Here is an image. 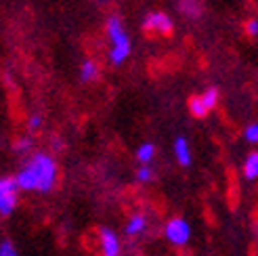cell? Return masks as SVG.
Wrapping results in <instances>:
<instances>
[{"instance_id":"obj_11","label":"cell","mask_w":258,"mask_h":256,"mask_svg":"<svg viewBox=\"0 0 258 256\" xmlns=\"http://www.w3.org/2000/svg\"><path fill=\"white\" fill-rule=\"evenodd\" d=\"M243 174H246V178H250V181H254V178H258V151H252L246 164H243Z\"/></svg>"},{"instance_id":"obj_13","label":"cell","mask_w":258,"mask_h":256,"mask_svg":"<svg viewBox=\"0 0 258 256\" xmlns=\"http://www.w3.org/2000/svg\"><path fill=\"white\" fill-rule=\"evenodd\" d=\"M202 97V101H204V105L208 107L210 111L218 105V88H214V86H210V88H206V91L200 95Z\"/></svg>"},{"instance_id":"obj_9","label":"cell","mask_w":258,"mask_h":256,"mask_svg":"<svg viewBox=\"0 0 258 256\" xmlns=\"http://www.w3.org/2000/svg\"><path fill=\"white\" fill-rule=\"evenodd\" d=\"M178 11L183 13L185 17L198 19L204 13V3L202 0H178Z\"/></svg>"},{"instance_id":"obj_14","label":"cell","mask_w":258,"mask_h":256,"mask_svg":"<svg viewBox=\"0 0 258 256\" xmlns=\"http://www.w3.org/2000/svg\"><path fill=\"white\" fill-rule=\"evenodd\" d=\"M153 156H156V145L153 143H143L137 149V158H139V162H143V164H149L153 160Z\"/></svg>"},{"instance_id":"obj_10","label":"cell","mask_w":258,"mask_h":256,"mask_svg":"<svg viewBox=\"0 0 258 256\" xmlns=\"http://www.w3.org/2000/svg\"><path fill=\"white\" fill-rule=\"evenodd\" d=\"M99 76H101V70H99V63L95 59H86L80 66V78H82V82H95Z\"/></svg>"},{"instance_id":"obj_6","label":"cell","mask_w":258,"mask_h":256,"mask_svg":"<svg viewBox=\"0 0 258 256\" xmlns=\"http://www.w3.org/2000/svg\"><path fill=\"white\" fill-rule=\"evenodd\" d=\"M99 244H101V254L103 256H122L120 239L111 229H107V227L101 229L99 231Z\"/></svg>"},{"instance_id":"obj_1","label":"cell","mask_w":258,"mask_h":256,"mask_svg":"<svg viewBox=\"0 0 258 256\" xmlns=\"http://www.w3.org/2000/svg\"><path fill=\"white\" fill-rule=\"evenodd\" d=\"M57 162L48 153H34L25 162V166L17 172V185L23 191H40L48 194L57 183Z\"/></svg>"},{"instance_id":"obj_5","label":"cell","mask_w":258,"mask_h":256,"mask_svg":"<svg viewBox=\"0 0 258 256\" xmlns=\"http://www.w3.org/2000/svg\"><path fill=\"white\" fill-rule=\"evenodd\" d=\"M164 235L172 246H185L191 239V227L185 219H170L168 223H166Z\"/></svg>"},{"instance_id":"obj_16","label":"cell","mask_w":258,"mask_h":256,"mask_svg":"<svg viewBox=\"0 0 258 256\" xmlns=\"http://www.w3.org/2000/svg\"><path fill=\"white\" fill-rule=\"evenodd\" d=\"M32 139L30 137H23V139H19L17 143H15V151L17 153H30L32 151Z\"/></svg>"},{"instance_id":"obj_3","label":"cell","mask_w":258,"mask_h":256,"mask_svg":"<svg viewBox=\"0 0 258 256\" xmlns=\"http://www.w3.org/2000/svg\"><path fill=\"white\" fill-rule=\"evenodd\" d=\"M143 30L149 34L170 36L174 30V21L168 13H164V11H149L143 17Z\"/></svg>"},{"instance_id":"obj_19","label":"cell","mask_w":258,"mask_h":256,"mask_svg":"<svg viewBox=\"0 0 258 256\" xmlns=\"http://www.w3.org/2000/svg\"><path fill=\"white\" fill-rule=\"evenodd\" d=\"M42 116H40V113H32V116H30V120H28V128H30V131H38V128H40L42 126Z\"/></svg>"},{"instance_id":"obj_12","label":"cell","mask_w":258,"mask_h":256,"mask_svg":"<svg viewBox=\"0 0 258 256\" xmlns=\"http://www.w3.org/2000/svg\"><path fill=\"white\" fill-rule=\"evenodd\" d=\"M189 111H191L196 118H206V116L210 113V109L204 105V101H202L200 95H196V97H191V99H189Z\"/></svg>"},{"instance_id":"obj_2","label":"cell","mask_w":258,"mask_h":256,"mask_svg":"<svg viewBox=\"0 0 258 256\" xmlns=\"http://www.w3.org/2000/svg\"><path fill=\"white\" fill-rule=\"evenodd\" d=\"M105 32H107L109 44H111L109 61L113 63V66H122L133 53V40H131V36H128L126 28H124V21L118 15H111L105 21Z\"/></svg>"},{"instance_id":"obj_7","label":"cell","mask_w":258,"mask_h":256,"mask_svg":"<svg viewBox=\"0 0 258 256\" xmlns=\"http://www.w3.org/2000/svg\"><path fill=\"white\" fill-rule=\"evenodd\" d=\"M145 229H147V216L145 214H135V216L128 219L124 231H126L128 237H137L141 233H145Z\"/></svg>"},{"instance_id":"obj_20","label":"cell","mask_w":258,"mask_h":256,"mask_svg":"<svg viewBox=\"0 0 258 256\" xmlns=\"http://www.w3.org/2000/svg\"><path fill=\"white\" fill-rule=\"evenodd\" d=\"M246 32H248V36H252V38L258 36V19H256V17L248 19V23H246Z\"/></svg>"},{"instance_id":"obj_15","label":"cell","mask_w":258,"mask_h":256,"mask_svg":"<svg viewBox=\"0 0 258 256\" xmlns=\"http://www.w3.org/2000/svg\"><path fill=\"white\" fill-rule=\"evenodd\" d=\"M0 256H19L11 239H3V241H0Z\"/></svg>"},{"instance_id":"obj_8","label":"cell","mask_w":258,"mask_h":256,"mask_svg":"<svg viewBox=\"0 0 258 256\" xmlns=\"http://www.w3.org/2000/svg\"><path fill=\"white\" fill-rule=\"evenodd\" d=\"M174 156H176L180 166H189L191 164V147H189V141L185 137H178L174 141Z\"/></svg>"},{"instance_id":"obj_4","label":"cell","mask_w":258,"mask_h":256,"mask_svg":"<svg viewBox=\"0 0 258 256\" xmlns=\"http://www.w3.org/2000/svg\"><path fill=\"white\" fill-rule=\"evenodd\" d=\"M17 178L0 176V216H9L17 208Z\"/></svg>"},{"instance_id":"obj_17","label":"cell","mask_w":258,"mask_h":256,"mask_svg":"<svg viewBox=\"0 0 258 256\" xmlns=\"http://www.w3.org/2000/svg\"><path fill=\"white\" fill-rule=\"evenodd\" d=\"M243 137H246L248 143H258V122L256 124H250L246 131H243Z\"/></svg>"},{"instance_id":"obj_18","label":"cell","mask_w":258,"mask_h":256,"mask_svg":"<svg viewBox=\"0 0 258 256\" xmlns=\"http://www.w3.org/2000/svg\"><path fill=\"white\" fill-rule=\"evenodd\" d=\"M137 178H139L141 183H149L151 178H153V170L149 168L147 164H145V166H141V168H139V172H137Z\"/></svg>"}]
</instances>
